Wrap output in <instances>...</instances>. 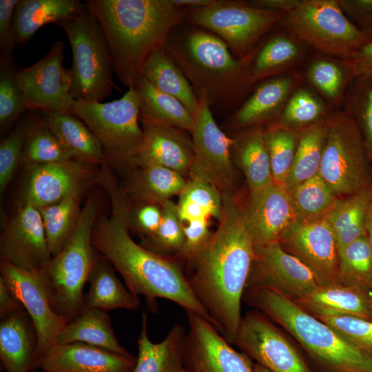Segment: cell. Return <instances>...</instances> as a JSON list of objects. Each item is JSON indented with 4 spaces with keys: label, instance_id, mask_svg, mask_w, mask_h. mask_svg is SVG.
<instances>
[{
    "label": "cell",
    "instance_id": "1",
    "mask_svg": "<svg viewBox=\"0 0 372 372\" xmlns=\"http://www.w3.org/2000/svg\"><path fill=\"white\" fill-rule=\"evenodd\" d=\"M94 181L108 194L111 213L95 222L92 242L120 273L128 289L137 296H143L152 309L156 307V299L164 298L176 303L187 313H195L211 322L178 263L148 250L132 238L130 200L106 165Z\"/></svg>",
    "mask_w": 372,
    "mask_h": 372
},
{
    "label": "cell",
    "instance_id": "2",
    "mask_svg": "<svg viewBox=\"0 0 372 372\" xmlns=\"http://www.w3.org/2000/svg\"><path fill=\"white\" fill-rule=\"evenodd\" d=\"M222 216L216 231L189 261V285L211 323L230 344L240 322L241 301L256 257L253 239L241 209L230 193L222 194Z\"/></svg>",
    "mask_w": 372,
    "mask_h": 372
},
{
    "label": "cell",
    "instance_id": "3",
    "mask_svg": "<svg viewBox=\"0 0 372 372\" xmlns=\"http://www.w3.org/2000/svg\"><path fill=\"white\" fill-rule=\"evenodd\" d=\"M85 6L107 41L117 79L128 89L185 17L172 0H87Z\"/></svg>",
    "mask_w": 372,
    "mask_h": 372
},
{
    "label": "cell",
    "instance_id": "4",
    "mask_svg": "<svg viewBox=\"0 0 372 372\" xmlns=\"http://www.w3.org/2000/svg\"><path fill=\"white\" fill-rule=\"evenodd\" d=\"M164 49L196 96H203L211 109L229 107L252 84L251 56L235 58L227 44L207 30L174 31Z\"/></svg>",
    "mask_w": 372,
    "mask_h": 372
},
{
    "label": "cell",
    "instance_id": "5",
    "mask_svg": "<svg viewBox=\"0 0 372 372\" xmlns=\"http://www.w3.org/2000/svg\"><path fill=\"white\" fill-rule=\"evenodd\" d=\"M243 296L294 338L322 372H372L371 356L297 302L263 289H246Z\"/></svg>",
    "mask_w": 372,
    "mask_h": 372
},
{
    "label": "cell",
    "instance_id": "6",
    "mask_svg": "<svg viewBox=\"0 0 372 372\" xmlns=\"http://www.w3.org/2000/svg\"><path fill=\"white\" fill-rule=\"evenodd\" d=\"M96 214L97 203L90 197L70 240L40 272L52 309L68 322L85 309L83 289L100 255L92 242Z\"/></svg>",
    "mask_w": 372,
    "mask_h": 372
},
{
    "label": "cell",
    "instance_id": "7",
    "mask_svg": "<svg viewBox=\"0 0 372 372\" xmlns=\"http://www.w3.org/2000/svg\"><path fill=\"white\" fill-rule=\"evenodd\" d=\"M72 53V95L76 101L102 102L114 86L113 60L107 41L86 6L59 25Z\"/></svg>",
    "mask_w": 372,
    "mask_h": 372
},
{
    "label": "cell",
    "instance_id": "8",
    "mask_svg": "<svg viewBox=\"0 0 372 372\" xmlns=\"http://www.w3.org/2000/svg\"><path fill=\"white\" fill-rule=\"evenodd\" d=\"M72 114L80 118L101 143L107 163L136 167L144 134L139 105L133 88L110 102L75 100Z\"/></svg>",
    "mask_w": 372,
    "mask_h": 372
},
{
    "label": "cell",
    "instance_id": "9",
    "mask_svg": "<svg viewBox=\"0 0 372 372\" xmlns=\"http://www.w3.org/2000/svg\"><path fill=\"white\" fill-rule=\"evenodd\" d=\"M326 120V136L318 175L338 198L372 187V176L360 129L349 114Z\"/></svg>",
    "mask_w": 372,
    "mask_h": 372
},
{
    "label": "cell",
    "instance_id": "10",
    "mask_svg": "<svg viewBox=\"0 0 372 372\" xmlns=\"http://www.w3.org/2000/svg\"><path fill=\"white\" fill-rule=\"evenodd\" d=\"M282 19L299 39L322 53L344 60L372 40L344 16L335 0L300 1Z\"/></svg>",
    "mask_w": 372,
    "mask_h": 372
},
{
    "label": "cell",
    "instance_id": "11",
    "mask_svg": "<svg viewBox=\"0 0 372 372\" xmlns=\"http://www.w3.org/2000/svg\"><path fill=\"white\" fill-rule=\"evenodd\" d=\"M286 14L237 1L214 0L207 6L187 8L185 19L219 37L238 59H247L260 37Z\"/></svg>",
    "mask_w": 372,
    "mask_h": 372
},
{
    "label": "cell",
    "instance_id": "12",
    "mask_svg": "<svg viewBox=\"0 0 372 372\" xmlns=\"http://www.w3.org/2000/svg\"><path fill=\"white\" fill-rule=\"evenodd\" d=\"M65 44L56 41L34 64L17 71L15 80L27 110L72 114L71 70L63 67Z\"/></svg>",
    "mask_w": 372,
    "mask_h": 372
},
{
    "label": "cell",
    "instance_id": "13",
    "mask_svg": "<svg viewBox=\"0 0 372 372\" xmlns=\"http://www.w3.org/2000/svg\"><path fill=\"white\" fill-rule=\"evenodd\" d=\"M255 248L256 257L246 289L271 290L298 302L326 284L308 265L287 252L279 242Z\"/></svg>",
    "mask_w": 372,
    "mask_h": 372
},
{
    "label": "cell",
    "instance_id": "14",
    "mask_svg": "<svg viewBox=\"0 0 372 372\" xmlns=\"http://www.w3.org/2000/svg\"><path fill=\"white\" fill-rule=\"evenodd\" d=\"M194 115L191 132L194 163L190 177H197L214 185L221 194L230 193L236 178L231 160L234 138H229L218 126L211 109L203 96Z\"/></svg>",
    "mask_w": 372,
    "mask_h": 372
},
{
    "label": "cell",
    "instance_id": "15",
    "mask_svg": "<svg viewBox=\"0 0 372 372\" xmlns=\"http://www.w3.org/2000/svg\"><path fill=\"white\" fill-rule=\"evenodd\" d=\"M234 344L271 372H315L288 338L264 313L242 317Z\"/></svg>",
    "mask_w": 372,
    "mask_h": 372
},
{
    "label": "cell",
    "instance_id": "16",
    "mask_svg": "<svg viewBox=\"0 0 372 372\" xmlns=\"http://www.w3.org/2000/svg\"><path fill=\"white\" fill-rule=\"evenodd\" d=\"M184 344L185 372H254V364L238 353L209 320L187 312Z\"/></svg>",
    "mask_w": 372,
    "mask_h": 372
},
{
    "label": "cell",
    "instance_id": "17",
    "mask_svg": "<svg viewBox=\"0 0 372 372\" xmlns=\"http://www.w3.org/2000/svg\"><path fill=\"white\" fill-rule=\"evenodd\" d=\"M1 260L26 271L41 272L52 256L39 209L22 203L0 236Z\"/></svg>",
    "mask_w": 372,
    "mask_h": 372
},
{
    "label": "cell",
    "instance_id": "18",
    "mask_svg": "<svg viewBox=\"0 0 372 372\" xmlns=\"http://www.w3.org/2000/svg\"><path fill=\"white\" fill-rule=\"evenodd\" d=\"M0 271L34 325L37 335V362L43 353L57 344L58 338L68 321L52 309L40 272L23 271L3 260Z\"/></svg>",
    "mask_w": 372,
    "mask_h": 372
},
{
    "label": "cell",
    "instance_id": "19",
    "mask_svg": "<svg viewBox=\"0 0 372 372\" xmlns=\"http://www.w3.org/2000/svg\"><path fill=\"white\" fill-rule=\"evenodd\" d=\"M242 214L255 247L280 242L296 223L289 192L274 182L250 192Z\"/></svg>",
    "mask_w": 372,
    "mask_h": 372
},
{
    "label": "cell",
    "instance_id": "20",
    "mask_svg": "<svg viewBox=\"0 0 372 372\" xmlns=\"http://www.w3.org/2000/svg\"><path fill=\"white\" fill-rule=\"evenodd\" d=\"M326 284L339 282V247L335 235L323 218L309 223H296L279 242Z\"/></svg>",
    "mask_w": 372,
    "mask_h": 372
},
{
    "label": "cell",
    "instance_id": "21",
    "mask_svg": "<svg viewBox=\"0 0 372 372\" xmlns=\"http://www.w3.org/2000/svg\"><path fill=\"white\" fill-rule=\"evenodd\" d=\"M92 166V165H91ZM23 192V203L37 209L81 194L91 180L90 165L74 160L32 165Z\"/></svg>",
    "mask_w": 372,
    "mask_h": 372
},
{
    "label": "cell",
    "instance_id": "22",
    "mask_svg": "<svg viewBox=\"0 0 372 372\" xmlns=\"http://www.w3.org/2000/svg\"><path fill=\"white\" fill-rule=\"evenodd\" d=\"M136 358L118 355L90 344H56L37 359L47 372H133Z\"/></svg>",
    "mask_w": 372,
    "mask_h": 372
},
{
    "label": "cell",
    "instance_id": "23",
    "mask_svg": "<svg viewBox=\"0 0 372 372\" xmlns=\"http://www.w3.org/2000/svg\"><path fill=\"white\" fill-rule=\"evenodd\" d=\"M140 122L144 139L136 167L157 165L172 169L184 177L189 176L195 158L192 141L179 130L180 129L141 117Z\"/></svg>",
    "mask_w": 372,
    "mask_h": 372
},
{
    "label": "cell",
    "instance_id": "24",
    "mask_svg": "<svg viewBox=\"0 0 372 372\" xmlns=\"http://www.w3.org/2000/svg\"><path fill=\"white\" fill-rule=\"evenodd\" d=\"M37 335L23 309L0 322V358L6 372H30L38 368Z\"/></svg>",
    "mask_w": 372,
    "mask_h": 372
},
{
    "label": "cell",
    "instance_id": "25",
    "mask_svg": "<svg viewBox=\"0 0 372 372\" xmlns=\"http://www.w3.org/2000/svg\"><path fill=\"white\" fill-rule=\"evenodd\" d=\"M185 329L175 324L161 342H152L147 333V316H142L138 353L133 372H185L183 359Z\"/></svg>",
    "mask_w": 372,
    "mask_h": 372
},
{
    "label": "cell",
    "instance_id": "26",
    "mask_svg": "<svg viewBox=\"0 0 372 372\" xmlns=\"http://www.w3.org/2000/svg\"><path fill=\"white\" fill-rule=\"evenodd\" d=\"M84 7L79 0H19L12 28L15 46L23 45L42 26L52 23L59 25Z\"/></svg>",
    "mask_w": 372,
    "mask_h": 372
},
{
    "label": "cell",
    "instance_id": "27",
    "mask_svg": "<svg viewBox=\"0 0 372 372\" xmlns=\"http://www.w3.org/2000/svg\"><path fill=\"white\" fill-rule=\"evenodd\" d=\"M42 120L74 161L90 165L107 163L103 149L89 127L73 114L42 112Z\"/></svg>",
    "mask_w": 372,
    "mask_h": 372
},
{
    "label": "cell",
    "instance_id": "28",
    "mask_svg": "<svg viewBox=\"0 0 372 372\" xmlns=\"http://www.w3.org/2000/svg\"><path fill=\"white\" fill-rule=\"evenodd\" d=\"M296 302L315 316L351 315L372 320V296L340 283L324 284Z\"/></svg>",
    "mask_w": 372,
    "mask_h": 372
},
{
    "label": "cell",
    "instance_id": "29",
    "mask_svg": "<svg viewBox=\"0 0 372 372\" xmlns=\"http://www.w3.org/2000/svg\"><path fill=\"white\" fill-rule=\"evenodd\" d=\"M100 254V253H99ZM111 262L100 254L88 278L89 289L84 295L85 309L107 311L116 309H137L140 300L119 280Z\"/></svg>",
    "mask_w": 372,
    "mask_h": 372
},
{
    "label": "cell",
    "instance_id": "30",
    "mask_svg": "<svg viewBox=\"0 0 372 372\" xmlns=\"http://www.w3.org/2000/svg\"><path fill=\"white\" fill-rule=\"evenodd\" d=\"M125 190L127 197L141 203L161 205L174 195H179L187 181L179 173L167 167L153 165L136 167Z\"/></svg>",
    "mask_w": 372,
    "mask_h": 372
},
{
    "label": "cell",
    "instance_id": "31",
    "mask_svg": "<svg viewBox=\"0 0 372 372\" xmlns=\"http://www.w3.org/2000/svg\"><path fill=\"white\" fill-rule=\"evenodd\" d=\"M74 342L90 344L127 357L133 356L119 343L107 311L98 309H85L76 318L67 323L57 340V344Z\"/></svg>",
    "mask_w": 372,
    "mask_h": 372
},
{
    "label": "cell",
    "instance_id": "32",
    "mask_svg": "<svg viewBox=\"0 0 372 372\" xmlns=\"http://www.w3.org/2000/svg\"><path fill=\"white\" fill-rule=\"evenodd\" d=\"M371 205L372 187L335 200L324 219L335 235L339 251L366 236V223Z\"/></svg>",
    "mask_w": 372,
    "mask_h": 372
},
{
    "label": "cell",
    "instance_id": "33",
    "mask_svg": "<svg viewBox=\"0 0 372 372\" xmlns=\"http://www.w3.org/2000/svg\"><path fill=\"white\" fill-rule=\"evenodd\" d=\"M133 89L138 98L141 118L192 132L194 115L177 99L161 92L143 77Z\"/></svg>",
    "mask_w": 372,
    "mask_h": 372
},
{
    "label": "cell",
    "instance_id": "34",
    "mask_svg": "<svg viewBox=\"0 0 372 372\" xmlns=\"http://www.w3.org/2000/svg\"><path fill=\"white\" fill-rule=\"evenodd\" d=\"M291 77L262 83L231 118L232 125L248 127L273 118L280 111L293 85Z\"/></svg>",
    "mask_w": 372,
    "mask_h": 372
},
{
    "label": "cell",
    "instance_id": "35",
    "mask_svg": "<svg viewBox=\"0 0 372 372\" xmlns=\"http://www.w3.org/2000/svg\"><path fill=\"white\" fill-rule=\"evenodd\" d=\"M141 77L161 92L177 99L194 115L196 114L199 99L164 47L156 50L150 56L143 68Z\"/></svg>",
    "mask_w": 372,
    "mask_h": 372
},
{
    "label": "cell",
    "instance_id": "36",
    "mask_svg": "<svg viewBox=\"0 0 372 372\" xmlns=\"http://www.w3.org/2000/svg\"><path fill=\"white\" fill-rule=\"evenodd\" d=\"M231 149L244 172L250 192L273 183L269 155L261 127H253L234 138Z\"/></svg>",
    "mask_w": 372,
    "mask_h": 372
},
{
    "label": "cell",
    "instance_id": "37",
    "mask_svg": "<svg viewBox=\"0 0 372 372\" xmlns=\"http://www.w3.org/2000/svg\"><path fill=\"white\" fill-rule=\"evenodd\" d=\"M325 136L323 118L300 130L293 163L285 184L289 192L318 174Z\"/></svg>",
    "mask_w": 372,
    "mask_h": 372
},
{
    "label": "cell",
    "instance_id": "38",
    "mask_svg": "<svg viewBox=\"0 0 372 372\" xmlns=\"http://www.w3.org/2000/svg\"><path fill=\"white\" fill-rule=\"evenodd\" d=\"M80 197L81 194H74L38 209L52 257L61 251L76 228L82 211Z\"/></svg>",
    "mask_w": 372,
    "mask_h": 372
},
{
    "label": "cell",
    "instance_id": "39",
    "mask_svg": "<svg viewBox=\"0 0 372 372\" xmlns=\"http://www.w3.org/2000/svg\"><path fill=\"white\" fill-rule=\"evenodd\" d=\"M296 223L303 224L324 218L338 197L318 174L290 192Z\"/></svg>",
    "mask_w": 372,
    "mask_h": 372
},
{
    "label": "cell",
    "instance_id": "40",
    "mask_svg": "<svg viewBox=\"0 0 372 372\" xmlns=\"http://www.w3.org/2000/svg\"><path fill=\"white\" fill-rule=\"evenodd\" d=\"M339 282L372 296V250L366 236L339 251Z\"/></svg>",
    "mask_w": 372,
    "mask_h": 372
},
{
    "label": "cell",
    "instance_id": "41",
    "mask_svg": "<svg viewBox=\"0 0 372 372\" xmlns=\"http://www.w3.org/2000/svg\"><path fill=\"white\" fill-rule=\"evenodd\" d=\"M300 130L280 123L263 130L273 182L285 186L291 172L298 143Z\"/></svg>",
    "mask_w": 372,
    "mask_h": 372
},
{
    "label": "cell",
    "instance_id": "42",
    "mask_svg": "<svg viewBox=\"0 0 372 372\" xmlns=\"http://www.w3.org/2000/svg\"><path fill=\"white\" fill-rule=\"evenodd\" d=\"M71 160V154L43 120L29 125L21 159L26 167Z\"/></svg>",
    "mask_w": 372,
    "mask_h": 372
},
{
    "label": "cell",
    "instance_id": "43",
    "mask_svg": "<svg viewBox=\"0 0 372 372\" xmlns=\"http://www.w3.org/2000/svg\"><path fill=\"white\" fill-rule=\"evenodd\" d=\"M162 219L158 229L152 235L145 237L141 245L156 254H168L180 251L184 243V225L178 210L177 204L168 200L161 205Z\"/></svg>",
    "mask_w": 372,
    "mask_h": 372
},
{
    "label": "cell",
    "instance_id": "44",
    "mask_svg": "<svg viewBox=\"0 0 372 372\" xmlns=\"http://www.w3.org/2000/svg\"><path fill=\"white\" fill-rule=\"evenodd\" d=\"M298 54V46L292 40L284 37L272 38L262 47L252 62L251 60L252 84L289 63Z\"/></svg>",
    "mask_w": 372,
    "mask_h": 372
},
{
    "label": "cell",
    "instance_id": "45",
    "mask_svg": "<svg viewBox=\"0 0 372 372\" xmlns=\"http://www.w3.org/2000/svg\"><path fill=\"white\" fill-rule=\"evenodd\" d=\"M12 59L0 60V126L10 125L28 111L17 85Z\"/></svg>",
    "mask_w": 372,
    "mask_h": 372
},
{
    "label": "cell",
    "instance_id": "46",
    "mask_svg": "<svg viewBox=\"0 0 372 372\" xmlns=\"http://www.w3.org/2000/svg\"><path fill=\"white\" fill-rule=\"evenodd\" d=\"M359 350L372 357V320L351 315L316 316Z\"/></svg>",
    "mask_w": 372,
    "mask_h": 372
},
{
    "label": "cell",
    "instance_id": "47",
    "mask_svg": "<svg viewBox=\"0 0 372 372\" xmlns=\"http://www.w3.org/2000/svg\"><path fill=\"white\" fill-rule=\"evenodd\" d=\"M323 112L322 104L309 91L295 92L283 109L280 123L300 130L318 121Z\"/></svg>",
    "mask_w": 372,
    "mask_h": 372
},
{
    "label": "cell",
    "instance_id": "48",
    "mask_svg": "<svg viewBox=\"0 0 372 372\" xmlns=\"http://www.w3.org/2000/svg\"><path fill=\"white\" fill-rule=\"evenodd\" d=\"M356 79L351 115L362 132L372 176V81Z\"/></svg>",
    "mask_w": 372,
    "mask_h": 372
},
{
    "label": "cell",
    "instance_id": "49",
    "mask_svg": "<svg viewBox=\"0 0 372 372\" xmlns=\"http://www.w3.org/2000/svg\"><path fill=\"white\" fill-rule=\"evenodd\" d=\"M29 125L18 126L0 144V191L3 192L21 163Z\"/></svg>",
    "mask_w": 372,
    "mask_h": 372
},
{
    "label": "cell",
    "instance_id": "50",
    "mask_svg": "<svg viewBox=\"0 0 372 372\" xmlns=\"http://www.w3.org/2000/svg\"><path fill=\"white\" fill-rule=\"evenodd\" d=\"M178 196L179 200L188 201L205 211L210 217L220 219L222 194L210 183L197 177H190Z\"/></svg>",
    "mask_w": 372,
    "mask_h": 372
},
{
    "label": "cell",
    "instance_id": "51",
    "mask_svg": "<svg viewBox=\"0 0 372 372\" xmlns=\"http://www.w3.org/2000/svg\"><path fill=\"white\" fill-rule=\"evenodd\" d=\"M307 76L319 90L331 99L338 96L343 85L342 71L331 61L320 60L314 62L309 68Z\"/></svg>",
    "mask_w": 372,
    "mask_h": 372
},
{
    "label": "cell",
    "instance_id": "52",
    "mask_svg": "<svg viewBox=\"0 0 372 372\" xmlns=\"http://www.w3.org/2000/svg\"><path fill=\"white\" fill-rule=\"evenodd\" d=\"M183 230L184 243L178 255L189 260L206 245L212 234L208 218L191 221L184 225Z\"/></svg>",
    "mask_w": 372,
    "mask_h": 372
},
{
    "label": "cell",
    "instance_id": "53",
    "mask_svg": "<svg viewBox=\"0 0 372 372\" xmlns=\"http://www.w3.org/2000/svg\"><path fill=\"white\" fill-rule=\"evenodd\" d=\"M19 0H0V60L12 59L15 44L12 28Z\"/></svg>",
    "mask_w": 372,
    "mask_h": 372
},
{
    "label": "cell",
    "instance_id": "54",
    "mask_svg": "<svg viewBox=\"0 0 372 372\" xmlns=\"http://www.w3.org/2000/svg\"><path fill=\"white\" fill-rule=\"evenodd\" d=\"M162 219V209L159 205L141 203L136 211H130V225L145 237L152 235L158 229Z\"/></svg>",
    "mask_w": 372,
    "mask_h": 372
},
{
    "label": "cell",
    "instance_id": "55",
    "mask_svg": "<svg viewBox=\"0 0 372 372\" xmlns=\"http://www.w3.org/2000/svg\"><path fill=\"white\" fill-rule=\"evenodd\" d=\"M344 63L355 79L372 81V40L358 48Z\"/></svg>",
    "mask_w": 372,
    "mask_h": 372
},
{
    "label": "cell",
    "instance_id": "56",
    "mask_svg": "<svg viewBox=\"0 0 372 372\" xmlns=\"http://www.w3.org/2000/svg\"><path fill=\"white\" fill-rule=\"evenodd\" d=\"M23 309L21 302L0 276V319Z\"/></svg>",
    "mask_w": 372,
    "mask_h": 372
},
{
    "label": "cell",
    "instance_id": "57",
    "mask_svg": "<svg viewBox=\"0 0 372 372\" xmlns=\"http://www.w3.org/2000/svg\"><path fill=\"white\" fill-rule=\"evenodd\" d=\"M299 2V0H258L252 1L249 4L256 8L280 10L288 13L293 10Z\"/></svg>",
    "mask_w": 372,
    "mask_h": 372
},
{
    "label": "cell",
    "instance_id": "58",
    "mask_svg": "<svg viewBox=\"0 0 372 372\" xmlns=\"http://www.w3.org/2000/svg\"><path fill=\"white\" fill-rule=\"evenodd\" d=\"M355 14L362 17L366 26L372 16V0H356L345 1Z\"/></svg>",
    "mask_w": 372,
    "mask_h": 372
},
{
    "label": "cell",
    "instance_id": "59",
    "mask_svg": "<svg viewBox=\"0 0 372 372\" xmlns=\"http://www.w3.org/2000/svg\"><path fill=\"white\" fill-rule=\"evenodd\" d=\"M214 0H172L176 6L183 8H200L210 5Z\"/></svg>",
    "mask_w": 372,
    "mask_h": 372
},
{
    "label": "cell",
    "instance_id": "60",
    "mask_svg": "<svg viewBox=\"0 0 372 372\" xmlns=\"http://www.w3.org/2000/svg\"><path fill=\"white\" fill-rule=\"evenodd\" d=\"M366 237L372 250V205L370 208L366 223Z\"/></svg>",
    "mask_w": 372,
    "mask_h": 372
},
{
    "label": "cell",
    "instance_id": "61",
    "mask_svg": "<svg viewBox=\"0 0 372 372\" xmlns=\"http://www.w3.org/2000/svg\"><path fill=\"white\" fill-rule=\"evenodd\" d=\"M254 372H271L264 366L255 363L254 364Z\"/></svg>",
    "mask_w": 372,
    "mask_h": 372
},
{
    "label": "cell",
    "instance_id": "62",
    "mask_svg": "<svg viewBox=\"0 0 372 372\" xmlns=\"http://www.w3.org/2000/svg\"><path fill=\"white\" fill-rule=\"evenodd\" d=\"M364 30L372 38V16L370 17L368 23L366 25V28Z\"/></svg>",
    "mask_w": 372,
    "mask_h": 372
},
{
    "label": "cell",
    "instance_id": "63",
    "mask_svg": "<svg viewBox=\"0 0 372 372\" xmlns=\"http://www.w3.org/2000/svg\"><path fill=\"white\" fill-rule=\"evenodd\" d=\"M40 372H47V371H45L44 370H41Z\"/></svg>",
    "mask_w": 372,
    "mask_h": 372
}]
</instances>
